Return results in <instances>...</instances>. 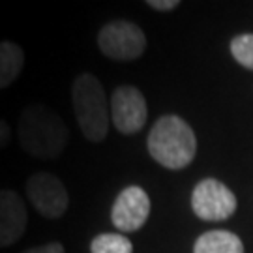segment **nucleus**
Segmentation results:
<instances>
[{"instance_id":"f257e3e1","label":"nucleus","mask_w":253,"mask_h":253,"mask_svg":"<svg viewBox=\"0 0 253 253\" xmlns=\"http://www.w3.org/2000/svg\"><path fill=\"white\" fill-rule=\"evenodd\" d=\"M17 135L21 148L32 158L53 160L64 152L70 131L58 113L43 103H32L19 117Z\"/></svg>"},{"instance_id":"f03ea898","label":"nucleus","mask_w":253,"mask_h":253,"mask_svg":"<svg viewBox=\"0 0 253 253\" xmlns=\"http://www.w3.org/2000/svg\"><path fill=\"white\" fill-rule=\"evenodd\" d=\"M148 152L160 165L178 171L193 162L197 152V137L184 118L165 115L158 118L150 129Z\"/></svg>"},{"instance_id":"7ed1b4c3","label":"nucleus","mask_w":253,"mask_h":253,"mask_svg":"<svg viewBox=\"0 0 253 253\" xmlns=\"http://www.w3.org/2000/svg\"><path fill=\"white\" fill-rule=\"evenodd\" d=\"M72 101L81 133L90 143H101L109 133L111 105L107 103V96L100 79L92 73H81L79 77H75Z\"/></svg>"},{"instance_id":"20e7f679","label":"nucleus","mask_w":253,"mask_h":253,"mask_svg":"<svg viewBox=\"0 0 253 253\" xmlns=\"http://www.w3.org/2000/svg\"><path fill=\"white\" fill-rule=\"evenodd\" d=\"M98 47L111 60L129 62L145 53L146 36L135 23L111 21L98 34Z\"/></svg>"},{"instance_id":"39448f33","label":"nucleus","mask_w":253,"mask_h":253,"mask_svg":"<svg viewBox=\"0 0 253 253\" xmlns=\"http://www.w3.org/2000/svg\"><path fill=\"white\" fill-rule=\"evenodd\" d=\"M28 201L38 214L49 219L62 217L70 205V195L64 182L53 172H34L27 182Z\"/></svg>"},{"instance_id":"423d86ee","label":"nucleus","mask_w":253,"mask_h":253,"mask_svg":"<svg viewBox=\"0 0 253 253\" xmlns=\"http://www.w3.org/2000/svg\"><path fill=\"white\" fill-rule=\"evenodd\" d=\"M235 193L216 178L201 180L191 193V208L205 221H223L236 212Z\"/></svg>"},{"instance_id":"0eeeda50","label":"nucleus","mask_w":253,"mask_h":253,"mask_svg":"<svg viewBox=\"0 0 253 253\" xmlns=\"http://www.w3.org/2000/svg\"><path fill=\"white\" fill-rule=\"evenodd\" d=\"M111 122L122 135H133L146 124L148 107L145 96L131 84H122L111 96Z\"/></svg>"},{"instance_id":"6e6552de","label":"nucleus","mask_w":253,"mask_h":253,"mask_svg":"<svg viewBox=\"0 0 253 253\" xmlns=\"http://www.w3.org/2000/svg\"><path fill=\"white\" fill-rule=\"evenodd\" d=\"M150 216V197L141 186H127L111 208V221L122 233H135Z\"/></svg>"},{"instance_id":"1a4fd4ad","label":"nucleus","mask_w":253,"mask_h":253,"mask_svg":"<svg viewBox=\"0 0 253 253\" xmlns=\"http://www.w3.org/2000/svg\"><path fill=\"white\" fill-rule=\"evenodd\" d=\"M28 223L25 201L13 190H0V248L21 240Z\"/></svg>"},{"instance_id":"9d476101","label":"nucleus","mask_w":253,"mask_h":253,"mask_svg":"<svg viewBox=\"0 0 253 253\" xmlns=\"http://www.w3.org/2000/svg\"><path fill=\"white\" fill-rule=\"evenodd\" d=\"M193 253H244V244L231 231H208L195 240Z\"/></svg>"},{"instance_id":"9b49d317","label":"nucleus","mask_w":253,"mask_h":253,"mask_svg":"<svg viewBox=\"0 0 253 253\" xmlns=\"http://www.w3.org/2000/svg\"><path fill=\"white\" fill-rule=\"evenodd\" d=\"M25 68V51L13 42H0V90L8 88Z\"/></svg>"},{"instance_id":"f8f14e48","label":"nucleus","mask_w":253,"mask_h":253,"mask_svg":"<svg viewBox=\"0 0 253 253\" xmlns=\"http://www.w3.org/2000/svg\"><path fill=\"white\" fill-rule=\"evenodd\" d=\"M90 253H133V244L120 233H101L90 242Z\"/></svg>"},{"instance_id":"ddd939ff","label":"nucleus","mask_w":253,"mask_h":253,"mask_svg":"<svg viewBox=\"0 0 253 253\" xmlns=\"http://www.w3.org/2000/svg\"><path fill=\"white\" fill-rule=\"evenodd\" d=\"M231 54L240 66L253 70V34H240L233 38Z\"/></svg>"},{"instance_id":"4468645a","label":"nucleus","mask_w":253,"mask_h":253,"mask_svg":"<svg viewBox=\"0 0 253 253\" xmlns=\"http://www.w3.org/2000/svg\"><path fill=\"white\" fill-rule=\"evenodd\" d=\"M23 253H66L64 246L60 242H49V244L43 246H36V248H30Z\"/></svg>"},{"instance_id":"2eb2a0df","label":"nucleus","mask_w":253,"mask_h":253,"mask_svg":"<svg viewBox=\"0 0 253 253\" xmlns=\"http://www.w3.org/2000/svg\"><path fill=\"white\" fill-rule=\"evenodd\" d=\"M152 9H158V11H171L174 9L180 2L178 0H148L146 2Z\"/></svg>"},{"instance_id":"dca6fc26","label":"nucleus","mask_w":253,"mask_h":253,"mask_svg":"<svg viewBox=\"0 0 253 253\" xmlns=\"http://www.w3.org/2000/svg\"><path fill=\"white\" fill-rule=\"evenodd\" d=\"M9 137H11V129H9L8 122L0 118V148H4V146L8 145Z\"/></svg>"}]
</instances>
